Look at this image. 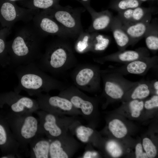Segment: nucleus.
I'll return each mask as SVG.
<instances>
[{
	"label": "nucleus",
	"instance_id": "1",
	"mask_svg": "<svg viewBox=\"0 0 158 158\" xmlns=\"http://www.w3.org/2000/svg\"><path fill=\"white\" fill-rule=\"evenodd\" d=\"M42 35L33 24L19 29L13 38L6 42L10 65L13 67L36 62L41 57Z\"/></svg>",
	"mask_w": 158,
	"mask_h": 158
},
{
	"label": "nucleus",
	"instance_id": "2",
	"mask_svg": "<svg viewBox=\"0 0 158 158\" xmlns=\"http://www.w3.org/2000/svg\"><path fill=\"white\" fill-rule=\"evenodd\" d=\"M15 68L18 84L14 91L18 93L23 90L30 96H36L43 92H48L54 90L61 91L68 86L42 70L35 62Z\"/></svg>",
	"mask_w": 158,
	"mask_h": 158
},
{
	"label": "nucleus",
	"instance_id": "3",
	"mask_svg": "<svg viewBox=\"0 0 158 158\" xmlns=\"http://www.w3.org/2000/svg\"><path fill=\"white\" fill-rule=\"evenodd\" d=\"M61 39L49 43L44 53L35 62L42 70L54 76L76 67L77 63L71 46L64 39Z\"/></svg>",
	"mask_w": 158,
	"mask_h": 158
},
{
	"label": "nucleus",
	"instance_id": "4",
	"mask_svg": "<svg viewBox=\"0 0 158 158\" xmlns=\"http://www.w3.org/2000/svg\"><path fill=\"white\" fill-rule=\"evenodd\" d=\"M20 147L25 148L39 133V119L32 114L16 115L9 113L6 118Z\"/></svg>",
	"mask_w": 158,
	"mask_h": 158
},
{
	"label": "nucleus",
	"instance_id": "5",
	"mask_svg": "<svg viewBox=\"0 0 158 158\" xmlns=\"http://www.w3.org/2000/svg\"><path fill=\"white\" fill-rule=\"evenodd\" d=\"M84 11L56 6L42 11L54 19L74 38L84 31L80 18Z\"/></svg>",
	"mask_w": 158,
	"mask_h": 158
},
{
	"label": "nucleus",
	"instance_id": "6",
	"mask_svg": "<svg viewBox=\"0 0 158 158\" xmlns=\"http://www.w3.org/2000/svg\"><path fill=\"white\" fill-rule=\"evenodd\" d=\"M101 75L105 94L114 99H121L137 82H132L112 69L101 70Z\"/></svg>",
	"mask_w": 158,
	"mask_h": 158
},
{
	"label": "nucleus",
	"instance_id": "7",
	"mask_svg": "<svg viewBox=\"0 0 158 158\" xmlns=\"http://www.w3.org/2000/svg\"><path fill=\"white\" fill-rule=\"evenodd\" d=\"M75 86L79 89L91 91L101 87V70L94 65L85 64L76 66L71 74Z\"/></svg>",
	"mask_w": 158,
	"mask_h": 158
},
{
	"label": "nucleus",
	"instance_id": "8",
	"mask_svg": "<svg viewBox=\"0 0 158 158\" xmlns=\"http://www.w3.org/2000/svg\"><path fill=\"white\" fill-rule=\"evenodd\" d=\"M14 91L0 95V105L8 106L9 113L16 115L35 113L39 109L36 99L20 95Z\"/></svg>",
	"mask_w": 158,
	"mask_h": 158
},
{
	"label": "nucleus",
	"instance_id": "9",
	"mask_svg": "<svg viewBox=\"0 0 158 158\" xmlns=\"http://www.w3.org/2000/svg\"><path fill=\"white\" fill-rule=\"evenodd\" d=\"M39 12L38 10L20 8L11 2H5L0 7V22L3 27L10 29L17 21L28 22L32 20Z\"/></svg>",
	"mask_w": 158,
	"mask_h": 158
},
{
	"label": "nucleus",
	"instance_id": "10",
	"mask_svg": "<svg viewBox=\"0 0 158 158\" xmlns=\"http://www.w3.org/2000/svg\"><path fill=\"white\" fill-rule=\"evenodd\" d=\"M32 20L33 25L44 37L55 35L64 39L73 38L56 21L43 11L37 13Z\"/></svg>",
	"mask_w": 158,
	"mask_h": 158
},
{
	"label": "nucleus",
	"instance_id": "11",
	"mask_svg": "<svg viewBox=\"0 0 158 158\" xmlns=\"http://www.w3.org/2000/svg\"><path fill=\"white\" fill-rule=\"evenodd\" d=\"M0 147L6 154L2 158H15L20 147L6 119L0 118Z\"/></svg>",
	"mask_w": 158,
	"mask_h": 158
},
{
	"label": "nucleus",
	"instance_id": "12",
	"mask_svg": "<svg viewBox=\"0 0 158 158\" xmlns=\"http://www.w3.org/2000/svg\"><path fill=\"white\" fill-rule=\"evenodd\" d=\"M150 56L149 51L145 47H140L134 50H124L95 58L94 61L102 64L108 61L115 62L126 64L145 57Z\"/></svg>",
	"mask_w": 158,
	"mask_h": 158
},
{
	"label": "nucleus",
	"instance_id": "13",
	"mask_svg": "<svg viewBox=\"0 0 158 158\" xmlns=\"http://www.w3.org/2000/svg\"><path fill=\"white\" fill-rule=\"evenodd\" d=\"M158 63V57L155 56L138 59L112 69L123 75L133 74L143 75L150 68L156 67Z\"/></svg>",
	"mask_w": 158,
	"mask_h": 158
},
{
	"label": "nucleus",
	"instance_id": "14",
	"mask_svg": "<svg viewBox=\"0 0 158 158\" xmlns=\"http://www.w3.org/2000/svg\"><path fill=\"white\" fill-rule=\"evenodd\" d=\"M36 97L39 109L43 111H50L59 109L69 111L74 107L69 99L61 96H51L41 93Z\"/></svg>",
	"mask_w": 158,
	"mask_h": 158
},
{
	"label": "nucleus",
	"instance_id": "15",
	"mask_svg": "<svg viewBox=\"0 0 158 158\" xmlns=\"http://www.w3.org/2000/svg\"><path fill=\"white\" fill-rule=\"evenodd\" d=\"M91 16L92 23L87 31L89 32H97L110 29L114 16L108 10L97 12L88 7L86 8Z\"/></svg>",
	"mask_w": 158,
	"mask_h": 158
},
{
	"label": "nucleus",
	"instance_id": "16",
	"mask_svg": "<svg viewBox=\"0 0 158 158\" xmlns=\"http://www.w3.org/2000/svg\"><path fill=\"white\" fill-rule=\"evenodd\" d=\"M152 14H148L142 20L135 23L128 25L123 24L124 30L130 38V45H134L144 37L151 21Z\"/></svg>",
	"mask_w": 158,
	"mask_h": 158
},
{
	"label": "nucleus",
	"instance_id": "17",
	"mask_svg": "<svg viewBox=\"0 0 158 158\" xmlns=\"http://www.w3.org/2000/svg\"><path fill=\"white\" fill-rule=\"evenodd\" d=\"M38 116L39 130L42 129L50 136L56 137L61 135V130L57 125L55 116L51 113L38 110L35 113Z\"/></svg>",
	"mask_w": 158,
	"mask_h": 158
},
{
	"label": "nucleus",
	"instance_id": "18",
	"mask_svg": "<svg viewBox=\"0 0 158 158\" xmlns=\"http://www.w3.org/2000/svg\"><path fill=\"white\" fill-rule=\"evenodd\" d=\"M153 13L150 9L138 7L118 12L116 16L123 25H128L138 22Z\"/></svg>",
	"mask_w": 158,
	"mask_h": 158
},
{
	"label": "nucleus",
	"instance_id": "19",
	"mask_svg": "<svg viewBox=\"0 0 158 158\" xmlns=\"http://www.w3.org/2000/svg\"><path fill=\"white\" fill-rule=\"evenodd\" d=\"M119 51H123L130 45V38L124 30L123 24L116 16L114 17L110 29Z\"/></svg>",
	"mask_w": 158,
	"mask_h": 158
},
{
	"label": "nucleus",
	"instance_id": "20",
	"mask_svg": "<svg viewBox=\"0 0 158 158\" xmlns=\"http://www.w3.org/2000/svg\"><path fill=\"white\" fill-rule=\"evenodd\" d=\"M30 157L48 158L50 143L46 140L37 136L29 143Z\"/></svg>",
	"mask_w": 158,
	"mask_h": 158
},
{
	"label": "nucleus",
	"instance_id": "21",
	"mask_svg": "<svg viewBox=\"0 0 158 158\" xmlns=\"http://www.w3.org/2000/svg\"><path fill=\"white\" fill-rule=\"evenodd\" d=\"M152 92L151 81L142 80L138 81L126 93L132 100L141 99L147 97Z\"/></svg>",
	"mask_w": 158,
	"mask_h": 158
},
{
	"label": "nucleus",
	"instance_id": "22",
	"mask_svg": "<svg viewBox=\"0 0 158 158\" xmlns=\"http://www.w3.org/2000/svg\"><path fill=\"white\" fill-rule=\"evenodd\" d=\"M147 48L153 52L158 49V24L157 20L150 22L145 35Z\"/></svg>",
	"mask_w": 158,
	"mask_h": 158
},
{
	"label": "nucleus",
	"instance_id": "23",
	"mask_svg": "<svg viewBox=\"0 0 158 158\" xmlns=\"http://www.w3.org/2000/svg\"><path fill=\"white\" fill-rule=\"evenodd\" d=\"M77 38L74 45V48L76 52L82 54L91 51L92 39L91 32L83 31Z\"/></svg>",
	"mask_w": 158,
	"mask_h": 158
},
{
	"label": "nucleus",
	"instance_id": "24",
	"mask_svg": "<svg viewBox=\"0 0 158 158\" xmlns=\"http://www.w3.org/2000/svg\"><path fill=\"white\" fill-rule=\"evenodd\" d=\"M91 33L92 39L91 51L98 53L104 51L110 43V37L97 32Z\"/></svg>",
	"mask_w": 158,
	"mask_h": 158
},
{
	"label": "nucleus",
	"instance_id": "25",
	"mask_svg": "<svg viewBox=\"0 0 158 158\" xmlns=\"http://www.w3.org/2000/svg\"><path fill=\"white\" fill-rule=\"evenodd\" d=\"M10 29L6 28L0 31V64L3 66L10 64L6 40V37L10 33Z\"/></svg>",
	"mask_w": 158,
	"mask_h": 158
},
{
	"label": "nucleus",
	"instance_id": "26",
	"mask_svg": "<svg viewBox=\"0 0 158 158\" xmlns=\"http://www.w3.org/2000/svg\"><path fill=\"white\" fill-rule=\"evenodd\" d=\"M109 130L116 138H121L127 134V130L124 123L120 120L114 119L109 123Z\"/></svg>",
	"mask_w": 158,
	"mask_h": 158
},
{
	"label": "nucleus",
	"instance_id": "27",
	"mask_svg": "<svg viewBox=\"0 0 158 158\" xmlns=\"http://www.w3.org/2000/svg\"><path fill=\"white\" fill-rule=\"evenodd\" d=\"M49 157L51 158H67L68 156L61 147L60 141L56 140L50 143Z\"/></svg>",
	"mask_w": 158,
	"mask_h": 158
},
{
	"label": "nucleus",
	"instance_id": "28",
	"mask_svg": "<svg viewBox=\"0 0 158 158\" xmlns=\"http://www.w3.org/2000/svg\"><path fill=\"white\" fill-rule=\"evenodd\" d=\"M57 0H32L27 6L30 9L38 10L39 9L44 10L54 7L56 6Z\"/></svg>",
	"mask_w": 158,
	"mask_h": 158
},
{
	"label": "nucleus",
	"instance_id": "29",
	"mask_svg": "<svg viewBox=\"0 0 158 158\" xmlns=\"http://www.w3.org/2000/svg\"><path fill=\"white\" fill-rule=\"evenodd\" d=\"M140 5V3L138 0H121L114 8L119 12L139 7Z\"/></svg>",
	"mask_w": 158,
	"mask_h": 158
},
{
	"label": "nucleus",
	"instance_id": "30",
	"mask_svg": "<svg viewBox=\"0 0 158 158\" xmlns=\"http://www.w3.org/2000/svg\"><path fill=\"white\" fill-rule=\"evenodd\" d=\"M93 132V130L91 128L82 126L78 127L76 130L77 137L80 140L84 142L88 141L89 137Z\"/></svg>",
	"mask_w": 158,
	"mask_h": 158
},
{
	"label": "nucleus",
	"instance_id": "31",
	"mask_svg": "<svg viewBox=\"0 0 158 158\" xmlns=\"http://www.w3.org/2000/svg\"><path fill=\"white\" fill-rule=\"evenodd\" d=\"M144 104L143 101L138 99L132 100L129 102L128 107L133 117L137 118L140 116V112L143 108Z\"/></svg>",
	"mask_w": 158,
	"mask_h": 158
},
{
	"label": "nucleus",
	"instance_id": "32",
	"mask_svg": "<svg viewBox=\"0 0 158 158\" xmlns=\"http://www.w3.org/2000/svg\"><path fill=\"white\" fill-rule=\"evenodd\" d=\"M106 149L108 152L114 157H118L121 155L122 149L119 145L116 142L111 140L107 142Z\"/></svg>",
	"mask_w": 158,
	"mask_h": 158
},
{
	"label": "nucleus",
	"instance_id": "33",
	"mask_svg": "<svg viewBox=\"0 0 158 158\" xmlns=\"http://www.w3.org/2000/svg\"><path fill=\"white\" fill-rule=\"evenodd\" d=\"M142 145L148 157L153 158L155 157L157 153V149L150 140L147 138H144Z\"/></svg>",
	"mask_w": 158,
	"mask_h": 158
},
{
	"label": "nucleus",
	"instance_id": "34",
	"mask_svg": "<svg viewBox=\"0 0 158 158\" xmlns=\"http://www.w3.org/2000/svg\"><path fill=\"white\" fill-rule=\"evenodd\" d=\"M144 107L147 109H151L158 107V96L154 95L144 103Z\"/></svg>",
	"mask_w": 158,
	"mask_h": 158
},
{
	"label": "nucleus",
	"instance_id": "35",
	"mask_svg": "<svg viewBox=\"0 0 158 158\" xmlns=\"http://www.w3.org/2000/svg\"><path fill=\"white\" fill-rule=\"evenodd\" d=\"M135 150L136 158H146L148 157L146 153L143 152L142 145L141 144L138 143L136 145Z\"/></svg>",
	"mask_w": 158,
	"mask_h": 158
},
{
	"label": "nucleus",
	"instance_id": "36",
	"mask_svg": "<svg viewBox=\"0 0 158 158\" xmlns=\"http://www.w3.org/2000/svg\"><path fill=\"white\" fill-rule=\"evenodd\" d=\"M151 85L153 92H154L156 95H158V81L157 80L151 81Z\"/></svg>",
	"mask_w": 158,
	"mask_h": 158
},
{
	"label": "nucleus",
	"instance_id": "37",
	"mask_svg": "<svg viewBox=\"0 0 158 158\" xmlns=\"http://www.w3.org/2000/svg\"><path fill=\"white\" fill-rule=\"evenodd\" d=\"M97 153L95 152L87 151L84 154L83 158H95L97 155Z\"/></svg>",
	"mask_w": 158,
	"mask_h": 158
},
{
	"label": "nucleus",
	"instance_id": "38",
	"mask_svg": "<svg viewBox=\"0 0 158 158\" xmlns=\"http://www.w3.org/2000/svg\"><path fill=\"white\" fill-rule=\"evenodd\" d=\"M81 1L83 2L84 3H85V4H86L87 3V2L89 0H80Z\"/></svg>",
	"mask_w": 158,
	"mask_h": 158
},
{
	"label": "nucleus",
	"instance_id": "39",
	"mask_svg": "<svg viewBox=\"0 0 158 158\" xmlns=\"http://www.w3.org/2000/svg\"><path fill=\"white\" fill-rule=\"evenodd\" d=\"M8 0L10 1L13 2V1H18V0Z\"/></svg>",
	"mask_w": 158,
	"mask_h": 158
},
{
	"label": "nucleus",
	"instance_id": "40",
	"mask_svg": "<svg viewBox=\"0 0 158 158\" xmlns=\"http://www.w3.org/2000/svg\"><path fill=\"white\" fill-rule=\"evenodd\" d=\"M140 0V1H146L147 0Z\"/></svg>",
	"mask_w": 158,
	"mask_h": 158
}]
</instances>
